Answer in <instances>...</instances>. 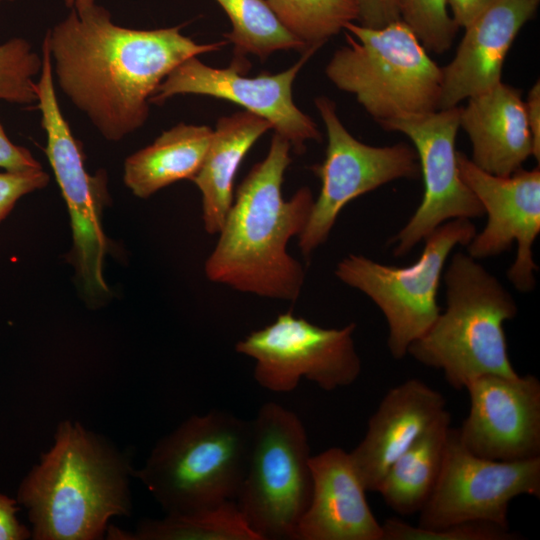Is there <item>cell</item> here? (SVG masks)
<instances>
[{"label":"cell","instance_id":"ac0fdd59","mask_svg":"<svg viewBox=\"0 0 540 540\" xmlns=\"http://www.w3.org/2000/svg\"><path fill=\"white\" fill-rule=\"evenodd\" d=\"M312 494L295 540H383L350 454L329 448L310 458Z\"/></svg>","mask_w":540,"mask_h":540},{"label":"cell","instance_id":"f1b7e54d","mask_svg":"<svg viewBox=\"0 0 540 540\" xmlns=\"http://www.w3.org/2000/svg\"><path fill=\"white\" fill-rule=\"evenodd\" d=\"M383 540H519L521 536L491 522H461L438 528H422L399 518L382 523Z\"/></svg>","mask_w":540,"mask_h":540},{"label":"cell","instance_id":"d4e9b609","mask_svg":"<svg viewBox=\"0 0 540 540\" xmlns=\"http://www.w3.org/2000/svg\"><path fill=\"white\" fill-rule=\"evenodd\" d=\"M216 1L231 22L232 30L224 37L233 44L237 60L248 54L265 60L280 50L314 51L282 25L266 0Z\"/></svg>","mask_w":540,"mask_h":540},{"label":"cell","instance_id":"6da1fadb","mask_svg":"<svg viewBox=\"0 0 540 540\" xmlns=\"http://www.w3.org/2000/svg\"><path fill=\"white\" fill-rule=\"evenodd\" d=\"M44 40L63 94L112 142L145 124L151 98L178 65L228 43H197L179 26L123 27L98 5L82 13L72 10Z\"/></svg>","mask_w":540,"mask_h":540},{"label":"cell","instance_id":"5b68a950","mask_svg":"<svg viewBox=\"0 0 540 540\" xmlns=\"http://www.w3.org/2000/svg\"><path fill=\"white\" fill-rule=\"evenodd\" d=\"M252 441V421L211 410L192 415L157 441L133 477L166 514H186L236 500Z\"/></svg>","mask_w":540,"mask_h":540},{"label":"cell","instance_id":"9a60e30c","mask_svg":"<svg viewBox=\"0 0 540 540\" xmlns=\"http://www.w3.org/2000/svg\"><path fill=\"white\" fill-rule=\"evenodd\" d=\"M457 161L462 180L488 216L482 232L467 245V254L474 259L497 256L516 241V258L507 276L517 290L531 291L537 269L532 247L540 232L539 167L503 177L481 170L462 152Z\"/></svg>","mask_w":540,"mask_h":540},{"label":"cell","instance_id":"d6a6232c","mask_svg":"<svg viewBox=\"0 0 540 540\" xmlns=\"http://www.w3.org/2000/svg\"><path fill=\"white\" fill-rule=\"evenodd\" d=\"M19 503L16 499L0 493V540H26L31 531L17 517Z\"/></svg>","mask_w":540,"mask_h":540},{"label":"cell","instance_id":"8fae6325","mask_svg":"<svg viewBox=\"0 0 540 540\" xmlns=\"http://www.w3.org/2000/svg\"><path fill=\"white\" fill-rule=\"evenodd\" d=\"M354 323L323 328L291 312L238 341L235 350L255 360L254 379L275 393L306 378L325 391L353 384L361 373Z\"/></svg>","mask_w":540,"mask_h":540},{"label":"cell","instance_id":"ffe728a7","mask_svg":"<svg viewBox=\"0 0 540 540\" xmlns=\"http://www.w3.org/2000/svg\"><path fill=\"white\" fill-rule=\"evenodd\" d=\"M467 100L460 108V127L471 142L470 160L496 176L522 169L534 147L521 92L500 82Z\"/></svg>","mask_w":540,"mask_h":540},{"label":"cell","instance_id":"44dd1931","mask_svg":"<svg viewBox=\"0 0 540 540\" xmlns=\"http://www.w3.org/2000/svg\"><path fill=\"white\" fill-rule=\"evenodd\" d=\"M271 124L249 111L220 117L205 158L193 182L202 195V219L209 234H218L234 198L238 168L253 144Z\"/></svg>","mask_w":540,"mask_h":540},{"label":"cell","instance_id":"d6986e66","mask_svg":"<svg viewBox=\"0 0 540 540\" xmlns=\"http://www.w3.org/2000/svg\"><path fill=\"white\" fill-rule=\"evenodd\" d=\"M446 410V399L411 378L391 388L368 421L361 442L350 452L367 491L376 489L390 465Z\"/></svg>","mask_w":540,"mask_h":540},{"label":"cell","instance_id":"83f0119b","mask_svg":"<svg viewBox=\"0 0 540 540\" xmlns=\"http://www.w3.org/2000/svg\"><path fill=\"white\" fill-rule=\"evenodd\" d=\"M402 20L423 47L435 54L448 51L458 26L448 12L447 0H395Z\"/></svg>","mask_w":540,"mask_h":540},{"label":"cell","instance_id":"3957f363","mask_svg":"<svg viewBox=\"0 0 540 540\" xmlns=\"http://www.w3.org/2000/svg\"><path fill=\"white\" fill-rule=\"evenodd\" d=\"M130 459L77 421L57 425L53 443L21 481L16 500L34 540H99L132 512Z\"/></svg>","mask_w":540,"mask_h":540},{"label":"cell","instance_id":"e575fe53","mask_svg":"<svg viewBox=\"0 0 540 540\" xmlns=\"http://www.w3.org/2000/svg\"><path fill=\"white\" fill-rule=\"evenodd\" d=\"M495 0H447L451 17L458 27H467Z\"/></svg>","mask_w":540,"mask_h":540},{"label":"cell","instance_id":"cb8c5ba5","mask_svg":"<svg viewBox=\"0 0 540 540\" xmlns=\"http://www.w3.org/2000/svg\"><path fill=\"white\" fill-rule=\"evenodd\" d=\"M106 536L112 540H260L234 500L196 512L143 519L134 531L109 525Z\"/></svg>","mask_w":540,"mask_h":540},{"label":"cell","instance_id":"e0dca14e","mask_svg":"<svg viewBox=\"0 0 540 540\" xmlns=\"http://www.w3.org/2000/svg\"><path fill=\"white\" fill-rule=\"evenodd\" d=\"M539 2L495 0L465 27L454 58L442 68L439 110L456 107L501 82L506 55Z\"/></svg>","mask_w":540,"mask_h":540},{"label":"cell","instance_id":"277c9868","mask_svg":"<svg viewBox=\"0 0 540 540\" xmlns=\"http://www.w3.org/2000/svg\"><path fill=\"white\" fill-rule=\"evenodd\" d=\"M446 308L408 348L419 363L441 370L454 389L485 375L515 376L504 323L518 311L500 281L470 255L456 252L444 274Z\"/></svg>","mask_w":540,"mask_h":540},{"label":"cell","instance_id":"5bb4252c","mask_svg":"<svg viewBox=\"0 0 540 540\" xmlns=\"http://www.w3.org/2000/svg\"><path fill=\"white\" fill-rule=\"evenodd\" d=\"M313 53H302V57L287 70L255 77L242 74L246 63L241 60L235 59L226 68H215L191 57L162 81L150 103L161 104L179 94L211 96L233 102L267 120L276 134L289 141L296 154H302L307 141L322 140L316 123L295 105L292 97L294 80Z\"/></svg>","mask_w":540,"mask_h":540},{"label":"cell","instance_id":"d590c367","mask_svg":"<svg viewBox=\"0 0 540 540\" xmlns=\"http://www.w3.org/2000/svg\"><path fill=\"white\" fill-rule=\"evenodd\" d=\"M65 4L77 13L85 12L96 5L95 0H65Z\"/></svg>","mask_w":540,"mask_h":540},{"label":"cell","instance_id":"484cf974","mask_svg":"<svg viewBox=\"0 0 540 540\" xmlns=\"http://www.w3.org/2000/svg\"><path fill=\"white\" fill-rule=\"evenodd\" d=\"M278 20L309 50L317 51L348 22L357 21L356 0H266Z\"/></svg>","mask_w":540,"mask_h":540},{"label":"cell","instance_id":"4316f807","mask_svg":"<svg viewBox=\"0 0 540 540\" xmlns=\"http://www.w3.org/2000/svg\"><path fill=\"white\" fill-rule=\"evenodd\" d=\"M42 56L24 38L13 37L0 43V101L29 105L37 101L36 76Z\"/></svg>","mask_w":540,"mask_h":540},{"label":"cell","instance_id":"8d00e7d4","mask_svg":"<svg viewBox=\"0 0 540 540\" xmlns=\"http://www.w3.org/2000/svg\"><path fill=\"white\" fill-rule=\"evenodd\" d=\"M3 1V0H0V2Z\"/></svg>","mask_w":540,"mask_h":540},{"label":"cell","instance_id":"7a4b0ae2","mask_svg":"<svg viewBox=\"0 0 540 540\" xmlns=\"http://www.w3.org/2000/svg\"><path fill=\"white\" fill-rule=\"evenodd\" d=\"M291 145L274 133L266 157L240 183L205 262V274L215 283L261 297L296 301L305 271L287 251L309 220L314 197L308 187L285 200L282 183Z\"/></svg>","mask_w":540,"mask_h":540},{"label":"cell","instance_id":"7402d4cb","mask_svg":"<svg viewBox=\"0 0 540 540\" xmlns=\"http://www.w3.org/2000/svg\"><path fill=\"white\" fill-rule=\"evenodd\" d=\"M213 130L206 125L179 123L163 131L151 144L128 156L123 180L130 191L146 199L177 181L198 173Z\"/></svg>","mask_w":540,"mask_h":540},{"label":"cell","instance_id":"52a82bcc","mask_svg":"<svg viewBox=\"0 0 540 540\" xmlns=\"http://www.w3.org/2000/svg\"><path fill=\"white\" fill-rule=\"evenodd\" d=\"M311 456L300 418L280 404L262 405L252 421L248 466L235 500L260 540L295 539L312 494Z\"/></svg>","mask_w":540,"mask_h":540},{"label":"cell","instance_id":"8992f818","mask_svg":"<svg viewBox=\"0 0 540 540\" xmlns=\"http://www.w3.org/2000/svg\"><path fill=\"white\" fill-rule=\"evenodd\" d=\"M344 29L346 44L334 52L326 76L379 125L439 110L442 68L402 20L380 28L348 22Z\"/></svg>","mask_w":540,"mask_h":540},{"label":"cell","instance_id":"4dcf8cb0","mask_svg":"<svg viewBox=\"0 0 540 540\" xmlns=\"http://www.w3.org/2000/svg\"><path fill=\"white\" fill-rule=\"evenodd\" d=\"M38 168H42L41 164L27 148L10 140L0 120V169L25 171Z\"/></svg>","mask_w":540,"mask_h":540},{"label":"cell","instance_id":"4fadbf2b","mask_svg":"<svg viewBox=\"0 0 540 540\" xmlns=\"http://www.w3.org/2000/svg\"><path fill=\"white\" fill-rule=\"evenodd\" d=\"M406 135L416 151L423 176L422 201L406 225L390 240L396 257L406 255L438 226L452 219L478 218L484 209L460 176L455 143L460 108L396 119L382 125Z\"/></svg>","mask_w":540,"mask_h":540},{"label":"cell","instance_id":"7c38bea8","mask_svg":"<svg viewBox=\"0 0 540 540\" xmlns=\"http://www.w3.org/2000/svg\"><path fill=\"white\" fill-rule=\"evenodd\" d=\"M522 495L540 498V457L498 461L476 456L451 427L440 477L417 525L438 528L482 521L510 527L509 505Z\"/></svg>","mask_w":540,"mask_h":540},{"label":"cell","instance_id":"30bf717a","mask_svg":"<svg viewBox=\"0 0 540 540\" xmlns=\"http://www.w3.org/2000/svg\"><path fill=\"white\" fill-rule=\"evenodd\" d=\"M327 133L325 159L311 167L321 181L309 220L298 236L304 256L325 243L341 210L355 198L402 178L420 173L414 147L406 143L371 146L356 139L340 121L334 101L315 99Z\"/></svg>","mask_w":540,"mask_h":540},{"label":"cell","instance_id":"ba28073f","mask_svg":"<svg viewBox=\"0 0 540 540\" xmlns=\"http://www.w3.org/2000/svg\"><path fill=\"white\" fill-rule=\"evenodd\" d=\"M476 233L470 219H452L424 239L420 257L410 266H389L356 254L337 264V278L368 296L385 316L387 345L395 359L404 358L409 346L438 317L437 293L446 260L457 245L467 246Z\"/></svg>","mask_w":540,"mask_h":540},{"label":"cell","instance_id":"603a6c76","mask_svg":"<svg viewBox=\"0 0 540 540\" xmlns=\"http://www.w3.org/2000/svg\"><path fill=\"white\" fill-rule=\"evenodd\" d=\"M451 427L446 409L387 469L376 492L391 510L408 516L426 505L442 471Z\"/></svg>","mask_w":540,"mask_h":540},{"label":"cell","instance_id":"f546056e","mask_svg":"<svg viewBox=\"0 0 540 540\" xmlns=\"http://www.w3.org/2000/svg\"><path fill=\"white\" fill-rule=\"evenodd\" d=\"M49 175L42 168L0 172V222L25 195L44 188Z\"/></svg>","mask_w":540,"mask_h":540},{"label":"cell","instance_id":"836d02e7","mask_svg":"<svg viewBox=\"0 0 540 540\" xmlns=\"http://www.w3.org/2000/svg\"><path fill=\"white\" fill-rule=\"evenodd\" d=\"M527 123L531 132L534 153L533 156L539 162L540 159V83L537 81L529 90L524 101Z\"/></svg>","mask_w":540,"mask_h":540},{"label":"cell","instance_id":"2e32d148","mask_svg":"<svg viewBox=\"0 0 540 540\" xmlns=\"http://www.w3.org/2000/svg\"><path fill=\"white\" fill-rule=\"evenodd\" d=\"M465 389L469 412L456 432L469 452L498 461L540 457V381L536 376L485 375Z\"/></svg>","mask_w":540,"mask_h":540},{"label":"cell","instance_id":"9c48e42d","mask_svg":"<svg viewBox=\"0 0 540 540\" xmlns=\"http://www.w3.org/2000/svg\"><path fill=\"white\" fill-rule=\"evenodd\" d=\"M42 67L36 80L37 108L46 133L45 154L65 200L73 235L72 262L85 291L93 297L107 293L103 262L108 242L102 214L108 204V177L104 170L87 171L81 143L64 117L56 95L52 62L42 43Z\"/></svg>","mask_w":540,"mask_h":540},{"label":"cell","instance_id":"1f68e13d","mask_svg":"<svg viewBox=\"0 0 540 540\" xmlns=\"http://www.w3.org/2000/svg\"><path fill=\"white\" fill-rule=\"evenodd\" d=\"M358 24L369 28H380L399 20L395 0H356Z\"/></svg>","mask_w":540,"mask_h":540}]
</instances>
